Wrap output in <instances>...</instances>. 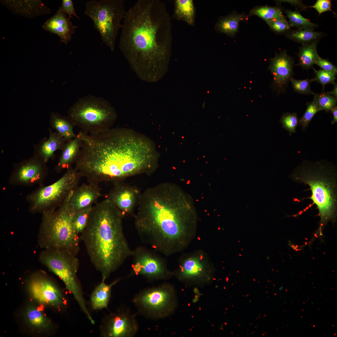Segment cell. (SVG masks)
<instances>
[{
  "mask_svg": "<svg viewBox=\"0 0 337 337\" xmlns=\"http://www.w3.org/2000/svg\"><path fill=\"white\" fill-rule=\"evenodd\" d=\"M134 225L141 241L165 256L187 247L196 232L198 215L192 197L178 185L163 182L141 193Z\"/></svg>",
  "mask_w": 337,
  "mask_h": 337,
  "instance_id": "obj_1",
  "label": "cell"
},
{
  "mask_svg": "<svg viewBox=\"0 0 337 337\" xmlns=\"http://www.w3.org/2000/svg\"><path fill=\"white\" fill-rule=\"evenodd\" d=\"M81 144L75 168L88 182H121L141 173H149L158 165L152 142L124 128L88 134L81 131Z\"/></svg>",
  "mask_w": 337,
  "mask_h": 337,
  "instance_id": "obj_2",
  "label": "cell"
},
{
  "mask_svg": "<svg viewBox=\"0 0 337 337\" xmlns=\"http://www.w3.org/2000/svg\"><path fill=\"white\" fill-rule=\"evenodd\" d=\"M119 47L142 80L154 82L165 69L170 54V18L158 0H139L125 12Z\"/></svg>",
  "mask_w": 337,
  "mask_h": 337,
  "instance_id": "obj_3",
  "label": "cell"
},
{
  "mask_svg": "<svg viewBox=\"0 0 337 337\" xmlns=\"http://www.w3.org/2000/svg\"><path fill=\"white\" fill-rule=\"evenodd\" d=\"M124 217L106 198L92 207L81 233L90 260L102 278L107 279L133 254L124 234Z\"/></svg>",
  "mask_w": 337,
  "mask_h": 337,
  "instance_id": "obj_4",
  "label": "cell"
},
{
  "mask_svg": "<svg viewBox=\"0 0 337 337\" xmlns=\"http://www.w3.org/2000/svg\"><path fill=\"white\" fill-rule=\"evenodd\" d=\"M290 177L309 186L312 195L309 198L316 205L322 221L334 216L337 207V174L333 164L326 160H304L295 168Z\"/></svg>",
  "mask_w": 337,
  "mask_h": 337,
  "instance_id": "obj_5",
  "label": "cell"
},
{
  "mask_svg": "<svg viewBox=\"0 0 337 337\" xmlns=\"http://www.w3.org/2000/svg\"><path fill=\"white\" fill-rule=\"evenodd\" d=\"M72 191L58 207L42 213L37 241L38 246L43 249H62L75 255L78 253L79 235L73 228L72 219L74 213L68 204Z\"/></svg>",
  "mask_w": 337,
  "mask_h": 337,
  "instance_id": "obj_6",
  "label": "cell"
},
{
  "mask_svg": "<svg viewBox=\"0 0 337 337\" xmlns=\"http://www.w3.org/2000/svg\"><path fill=\"white\" fill-rule=\"evenodd\" d=\"M67 116L74 125L88 134H94L111 129L116 119L114 107L101 97L88 95L79 99L71 106Z\"/></svg>",
  "mask_w": 337,
  "mask_h": 337,
  "instance_id": "obj_7",
  "label": "cell"
},
{
  "mask_svg": "<svg viewBox=\"0 0 337 337\" xmlns=\"http://www.w3.org/2000/svg\"><path fill=\"white\" fill-rule=\"evenodd\" d=\"M76 255L65 250L43 249L39 260L62 281L66 289L71 293L80 309L90 322H95L87 307L81 286L77 276L79 261Z\"/></svg>",
  "mask_w": 337,
  "mask_h": 337,
  "instance_id": "obj_8",
  "label": "cell"
},
{
  "mask_svg": "<svg viewBox=\"0 0 337 337\" xmlns=\"http://www.w3.org/2000/svg\"><path fill=\"white\" fill-rule=\"evenodd\" d=\"M123 0H93L85 4L84 14L92 20L103 43L112 51L115 49L116 39L122 25L125 11Z\"/></svg>",
  "mask_w": 337,
  "mask_h": 337,
  "instance_id": "obj_9",
  "label": "cell"
},
{
  "mask_svg": "<svg viewBox=\"0 0 337 337\" xmlns=\"http://www.w3.org/2000/svg\"><path fill=\"white\" fill-rule=\"evenodd\" d=\"M81 178L78 172L71 167L54 183L42 187L28 195L27 199L30 212L33 213H42L46 210L58 207L78 186Z\"/></svg>",
  "mask_w": 337,
  "mask_h": 337,
  "instance_id": "obj_10",
  "label": "cell"
},
{
  "mask_svg": "<svg viewBox=\"0 0 337 337\" xmlns=\"http://www.w3.org/2000/svg\"><path fill=\"white\" fill-rule=\"evenodd\" d=\"M132 301L138 315L156 320L173 311L175 305L174 291L172 286L167 284L149 287L135 294Z\"/></svg>",
  "mask_w": 337,
  "mask_h": 337,
  "instance_id": "obj_11",
  "label": "cell"
},
{
  "mask_svg": "<svg viewBox=\"0 0 337 337\" xmlns=\"http://www.w3.org/2000/svg\"><path fill=\"white\" fill-rule=\"evenodd\" d=\"M155 250L144 246L133 250V261L129 277L142 276L149 281L164 279L173 275L164 259Z\"/></svg>",
  "mask_w": 337,
  "mask_h": 337,
  "instance_id": "obj_12",
  "label": "cell"
},
{
  "mask_svg": "<svg viewBox=\"0 0 337 337\" xmlns=\"http://www.w3.org/2000/svg\"><path fill=\"white\" fill-rule=\"evenodd\" d=\"M134 313L128 307H122L103 318L100 328L103 337H133L137 334L139 325Z\"/></svg>",
  "mask_w": 337,
  "mask_h": 337,
  "instance_id": "obj_13",
  "label": "cell"
},
{
  "mask_svg": "<svg viewBox=\"0 0 337 337\" xmlns=\"http://www.w3.org/2000/svg\"><path fill=\"white\" fill-rule=\"evenodd\" d=\"M28 289L32 298L41 304L58 309L66 304L62 292L53 281L43 273H37L32 276Z\"/></svg>",
  "mask_w": 337,
  "mask_h": 337,
  "instance_id": "obj_14",
  "label": "cell"
},
{
  "mask_svg": "<svg viewBox=\"0 0 337 337\" xmlns=\"http://www.w3.org/2000/svg\"><path fill=\"white\" fill-rule=\"evenodd\" d=\"M48 172L46 163L33 155L14 165L9 182L12 184L25 186L41 183Z\"/></svg>",
  "mask_w": 337,
  "mask_h": 337,
  "instance_id": "obj_15",
  "label": "cell"
},
{
  "mask_svg": "<svg viewBox=\"0 0 337 337\" xmlns=\"http://www.w3.org/2000/svg\"><path fill=\"white\" fill-rule=\"evenodd\" d=\"M211 263L207 254L197 250L181 258L175 274L179 278L200 280L208 278L210 273Z\"/></svg>",
  "mask_w": 337,
  "mask_h": 337,
  "instance_id": "obj_16",
  "label": "cell"
},
{
  "mask_svg": "<svg viewBox=\"0 0 337 337\" xmlns=\"http://www.w3.org/2000/svg\"><path fill=\"white\" fill-rule=\"evenodd\" d=\"M122 182L113 183L114 186L106 198L124 217L132 214L138 205L141 193L137 187Z\"/></svg>",
  "mask_w": 337,
  "mask_h": 337,
  "instance_id": "obj_17",
  "label": "cell"
},
{
  "mask_svg": "<svg viewBox=\"0 0 337 337\" xmlns=\"http://www.w3.org/2000/svg\"><path fill=\"white\" fill-rule=\"evenodd\" d=\"M294 63V59L285 51L271 59L269 69L273 76V87L277 94L285 91L292 77Z\"/></svg>",
  "mask_w": 337,
  "mask_h": 337,
  "instance_id": "obj_18",
  "label": "cell"
},
{
  "mask_svg": "<svg viewBox=\"0 0 337 337\" xmlns=\"http://www.w3.org/2000/svg\"><path fill=\"white\" fill-rule=\"evenodd\" d=\"M98 184L88 182L78 186L73 191L68 202L70 208L73 212L92 206L102 196L101 189Z\"/></svg>",
  "mask_w": 337,
  "mask_h": 337,
  "instance_id": "obj_19",
  "label": "cell"
},
{
  "mask_svg": "<svg viewBox=\"0 0 337 337\" xmlns=\"http://www.w3.org/2000/svg\"><path fill=\"white\" fill-rule=\"evenodd\" d=\"M66 15L60 7L56 13L42 26L43 29L58 35L60 42L65 44L71 40L78 28L72 24Z\"/></svg>",
  "mask_w": 337,
  "mask_h": 337,
  "instance_id": "obj_20",
  "label": "cell"
},
{
  "mask_svg": "<svg viewBox=\"0 0 337 337\" xmlns=\"http://www.w3.org/2000/svg\"><path fill=\"white\" fill-rule=\"evenodd\" d=\"M48 138H44L34 146L33 156L46 163L55 158V153L61 150L66 143L64 138L56 131L49 129Z\"/></svg>",
  "mask_w": 337,
  "mask_h": 337,
  "instance_id": "obj_21",
  "label": "cell"
},
{
  "mask_svg": "<svg viewBox=\"0 0 337 337\" xmlns=\"http://www.w3.org/2000/svg\"><path fill=\"white\" fill-rule=\"evenodd\" d=\"M81 139L78 134L76 137L66 142L61 150L58 163L55 167L57 172L72 167L76 161L80 151Z\"/></svg>",
  "mask_w": 337,
  "mask_h": 337,
  "instance_id": "obj_22",
  "label": "cell"
},
{
  "mask_svg": "<svg viewBox=\"0 0 337 337\" xmlns=\"http://www.w3.org/2000/svg\"><path fill=\"white\" fill-rule=\"evenodd\" d=\"M118 278L110 284L105 283L106 279L102 278L101 282L92 292L90 297V306L95 310L107 308L111 296L112 287L120 280Z\"/></svg>",
  "mask_w": 337,
  "mask_h": 337,
  "instance_id": "obj_23",
  "label": "cell"
},
{
  "mask_svg": "<svg viewBox=\"0 0 337 337\" xmlns=\"http://www.w3.org/2000/svg\"><path fill=\"white\" fill-rule=\"evenodd\" d=\"M49 122L51 127L61 135L66 142L77 136L73 131L75 126L67 116L52 112L50 114Z\"/></svg>",
  "mask_w": 337,
  "mask_h": 337,
  "instance_id": "obj_24",
  "label": "cell"
},
{
  "mask_svg": "<svg viewBox=\"0 0 337 337\" xmlns=\"http://www.w3.org/2000/svg\"><path fill=\"white\" fill-rule=\"evenodd\" d=\"M25 316L27 322L34 328L45 330L51 327V321L42 310L35 306H28L26 310Z\"/></svg>",
  "mask_w": 337,
  "mask_h": 337,
  "instance_id": "obj_25",
  "label": "cell"
},
{
  "mask_svg": "<svg viewBox=\"0 0 337 337\" xmlns=\"http://www.w3.org/2000/svg\"><path fill=\"white\" fill-rule=\"evenodd\" d=\"M318 40L303 44L298 54L299 62L297 65L303 68L308 69L312 67L316 60L320 56L317 50Z\"/></svg>",
  "mask_w": 337,
  "mask_h": 337,
  "instance_id": "obj_26",
  "label": "cell"
},
{
  "mask_svg": "<svg viewBox=\"0 0 337 337\" xmlns=\"http://www.w3.org/2000/svg\"><path fill=\"white\" fill-rule=\"evenodd\" d=\"M173 18L182 20L193 25L194 20L195 11L192 0H176Z\"/></svg>",
  "mask_w": 337,
  "mask_h": 337,
  "instance_id": "obj_27",
  "label": "cell"
},
{
  "mask_svg": "<svg viewBox=\"0 0 337 337\" xmlns=\"http://www.w3.org/2000/svg\"><path fill=\"white\" fill-rule=\"evenodd\" d=\"M243 14H232L221 19L216 25L220 32L228 35L233 36L238 31L239 22L246 19Z\"/></svg>",
  "mask_w": 337,
  "mask_h": 337,
  "instance_id": "obj_28",
  "label": "cell"
},
{
  "mask_svg": "<svg viewBox=\"0 0 337 337\" xmlns=\"http://www.w3.org/2000/svg\"><path fill=\"white\" fill-rule=\"evenodd\" d=\"M286 34V36L289 38L304 44L318 40L322 35L321 32L315 31L313 29L310 28L291 30Z\"/></svg>",
  "mask_w": 337,
  "mask_h": 337,
  "instance_id": "obj_29",
  "label": "cell"
},
{
  "mask_svg": "<svg viewBox=\"0 0 337 337\" xmlns=\"http://www.w3.org/2000/svg\"><path fill=\"white\" fill-rule=\"evenodd\" d=\"M252 15L258 16L266 22L272 19L285 18L280 9L276 7L268 6L258 7L253 9L251 12Z\"/></svg>",
  "mask_w": 337,
  "mask_h": 337,
  "instance_id": "obj_30",
  "label": "cell"
},
{
  "mask_svg": "<svg viewBox=\"0 0 337 337\" xmlns=\"http://www.w3.org/2000/svg\"><path fill=\"white\" fill-rule=\"evenodd\" d=\"M92 207L76 212L73 214L72 225L75 232L78 235L82 232L87 224Z\"/></svg>",
  "mask_w": 337,
  "mask_h": 337,
  "instance_id": "obj_31",
  "label": "cell"
},
{
  "mask_svg": "<svg viewBox=\"0 0 337 337\" xmlns=\"http://www.w3.org/2000/svg\"><path fill=\"white\" fill-rule=\"evenodd\" d=\"M285 12L289 19V24L290 27H295L298 29H314L317 27V24L310 22L309 20L304 17L298 11L287 10L285 11Z\"/></svg>",
  "mask_w": 337,
  "mask_h": 337,
  "instance_id": "obj_32",
  "label": "cell"
},
{
  "mask_svg": "<svg viewBox=\"0 0 337 337\" xmlns=\"http://www.w3.org/2000/svg\"><path fill=\"white\" fill-rule=\"evenodd\" d=\"M313 100L316 103L320 110L329 112L336 106L337 100L328 92H323L315 94Z\"/></svg>",
  "mask_w": 337,
  "mask_h": 337,
  "instance_id": "obj_33",
  "label": "cell"
},
{
  "mask_svg": "<svg viewBox=\"0 0 337 337\" xmlns=\"http://www.w3.org/2000/svg\"><path fill=\"white\" fill-rule=\"evenodd\" d=\"M299 119L296 113H286L282 115L280 120L283 128L291 135L295 133L296 128L299 124Z\"/></svg>",
  "mask_w": 337,
  "mask_h": 337,
  "instance_id": "obj_34",
  "label": "cell"
},
{
  "mask_svg": "<svg viewBox=\"0 0 337 337\" xmlns=\"http://www.w3.org/2000/svg\"><path fill=\"white\" fill-rule=\"evenodd\" d=\"M306 105L305 111L299 120V124L302 126L303 131L305 130L314 115L320 111L318 105L314 100L307 103Z\"/></svg>",
  "mask_w": 337,
  "mask_h": 337,
  "instance_id": "obj_35",
  "label": "cell"
},
{
  "mask_svg": "<svg viewBox=\"0 0 337 337\" xmlns=\"http://www.w3.org/2000/svg\"><path fill=\"white\" fill-rule=\"evenodd\" d=\"M315 81V78L311 79H306L303 80H297L292 77L290 79L293 89L295 92L301 94L307 95L315 94L310 87L311 83Z\"/></svg>",
  "mask_w": 337,
  "mask_h": 337,
  "instance_id": "obj_36",
  "label": "cell"
},
{
  "mask_svg": "<svg viewBox=\"0 0 337 337\" xmlns=\"http://www.w3.org/2000/svg\"><path fill=\"white\" fill-rule=\"evenodd\" d=\"M316 75L315 77V81L320 83L323 86V88L325 85L328 84H333L336 79V74L332 72L320 69L317 71L312 68Z\"/></svg>",
  "mask_w": 337,
  "mask_h": 337,
  "instance_id": "obj_37",
  "label": "cell"
},
{
  "mask_svg": "<svg viewBox=\"0 0 337 337\" xmlns=\"http://www.w3.org/2000/svg\"><path fill=\"white\" fill-rule=\"evenodd\" d=\"M266 22L271 29L277 33L285 32L290 29V25L285 18L272 19Z\"/></svg>",
  "mask_w": 337,
  "mask_h": 337,
  "instance_id": "obj_38",
  "label": "cell"
},
{
  "mask_svg": "<svg viewBox=\"0 0 337 337\" xmlns=\"http://www.w3.org/2000/svg\"><path fill=\"white\" fill-rule=\"evenodd\" d=\"M331 1L330 0H318L312 6L306 7H312L315 8L319 14L325 12L331 11Z\"/></svg>",
  "mask_w": 337,
  "mask_h": 337,
  "instance_id": "obj_39",
  "label": "cell"
},
{
  "mask_svg": "<svg viewBox=\"0 0 337 337\" xmlns=\"http://www.w3.org/2000/svg\"><path fill=\"white\" fill-rule=\"evenodd\" d=\"M61 7L63 11L68 15V17L69 19L71 18L72 15L80 19L76 12V11L72 0H62Z\"/></svg>",
  "mask_w": 337,
  "mask_h": 337,
  "instance_id": "obj_40",
  "label": "cell"
},
{
  "mask_svg": "<svg viewBox=\"0 0 337 337\" xmlns=\"http://www.w3.org/2000/svg\"><path fill=\"white\" fill-rule=\"evenodd\" d=\"M315 64L318 66L322 70L332 72L337 74V67L330 62L326 59H323L320 57L316 60Z\"/></svg>",
  "mask_w": 337,
  "mask_h": 337,
  "instance_id": "obj_41",
  "label": "cell"
},
{
  "mask_svg": "<svg viewBox=\"0 0 337 337\" xmlns=\"http://www.w3.org/2000/svg\"><path fill=\"white\" fill-rule=\"evenodd\" d=\"M333 115V119L331 122L332 125L337 122V106L336 105L330 111Z\"/></svg>",
  "mask_w": 337,
  "mask_h": 337,
  "instance_id": "obj_42",
  "label": "cell"
},
{
  "mask_svg": "<svg viewBox=\"0 0 337 337\" xmlns=\"http://www.w3.org/2000/svg\"><path fill=\"white\" fill-rule=\"evenodd\" d=\"M333 84L334 85V86L333 90L332 91H330V92H328V93L329 94H330V95H332L335 98H337V84L335 83Z\"/></svg>",
  "mask_w": 337,
  "mask_h": 337,
  "instance_id": "obj_43",
  "label": "cell"
},
{
  "mask_svg": "<svg viewBox=\"0 0 337 337\" xmlns=\"http://www.w3.org/2000/svg\"><path fill=\"white\" fill-rule=\"evenodd\" d=\"M314 236H317V234H314Z\"/></svg>",
  "mask_w": 337,
  "mask_h": 337,
  "instance_id": "obj_44",
  "label": "cell"
},
{
  "mask_svg": "<svg viewBox=\"0 0 337 337\" xmlns=\"http://www.w3.org/2000/svg\"><path fill=\"white\" fill-rule=\"evenodd\" d=\"M291 247H292V248H293V247H294V246L293 245H292V246H291Z\"/></svg>",
  "mask_w": 337,
  "mask_h": 337,
  "instance_id": "obj_45",
  "label": "cell"
},
{
  "mask_svg": "<svg viewBox=\"0 0 337 337\" xmlns=\"http://www.w3.org/2000/svg\"><path fill=\"white\" fill-rule=\"evenodd\" d=\"M295 246L296 247H298V246L297 245Z\"/></svg>",
  "mask_w": 337,
  "mask_h": 337,
  "instance_id": "obj_46",
  "label": "cell"
},
{
  "mask_svg": "<svg viewBox=\"0 0 337 337\" xmlns=\"http://www.w3.org/2000/svg\"><path fill=\"white\" fill-rule=\"evenodd\" d=\"M295 251H298V250H297V249H295Z\"/></svg>",
  "mask_w": 337,
  "mask_h": 337,
  "instance_id": "obj_47",
  "label": "cell"
},
{
  "mask_svg": "<svg viewBox=\"0 0 337 337\" xmlns=\"http://www.w3.org/2000/svg\"><path fill=\"white\" fill-rule=\"evenodd\" d=\"M307 242H305V244H307Z\"/></svg>",
  "mask_w": 337,
  "mask_h": 337,
  "instance_id": "obj_48",
  "label": "cell"
},
{
  "mask_svg": "<svg viewBox=\"0 0 337 337\" xmlns=\"http://www.w3.org/2000/svg\"><path fill=\"white\" fill-rule=\"evenodd\" d=\"M316 237H317V236H316Z\"/></svg>",
  "mask_w": 337,
  "mask_h": 337,
  "instance_id": "obj_49",
  "label": "cell"
}]
</instances>
